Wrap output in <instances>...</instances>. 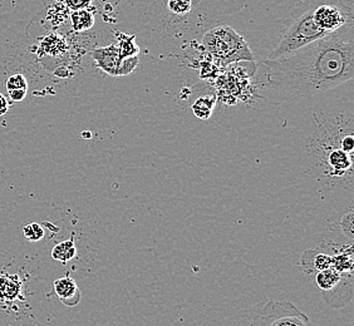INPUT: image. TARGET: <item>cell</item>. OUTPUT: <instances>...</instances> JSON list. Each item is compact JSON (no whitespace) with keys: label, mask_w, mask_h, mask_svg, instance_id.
I'll return each instance as SVG.
<instances>
[{"label":"cell","mask_w":354,"mask_h":326,"mask_svg":"<svg viewBox=\"0 0 354 326\" xmlns=\"http://www.w3.org/2000/svg\"><path fill=\"white\" fill-rule=\"evenodd\" d=\"M266 87L284 99H300L337 88L354 77V26L290 55L264 61Z\"/></svg>","instance_id":"1"},{"label":"cell","mask_w":354,"mask_h":326,"mask_svg":"<svg viewBox=\"0 0 354 326\" xmlns=\"http://www.w3.org/2000/svg\"><path fill=\"white\" fill-rule=\"evenodd\" d=\"M317 128L308 143L310 164L322 176L333 178L348 173L353 167V109L314 117Z\"/></svg>","instance_id":"2"},{"label":"cell","mask_w":354,"mask_h":326,"mask_svg":"<svg viewBox=\"0 0 354 326\" xmlns=\"http://www.w3.org/2000/svg\"><path fill=\"white\" fill-rule=\"evenodd\" d=\"M307 7L301 8L298 13L293 17L292 21L284 29L279 41L272 48V52L268 55V61H274L281 57L293 53L300 48L322 38L327 37L319 28L314 24L312 15V6L308 0Z\"/></svg>","instance_id":"3"},{"label":"cell","mask_w":354,"mask_h":326,"mask_svg":"<svg viewBox=\"0 0 354 326\" xmlns=\"http://www.w3.org/2000/svg\"><path fill=\"white\" fill-rule=\"evenodd\" d=\"M203 44L218 66L238 61H254L252 49L241 35L227 26H218L206 32Z\"/></svg>","instance_id":"4"},{"label":"cell","mask_w":354,"mask_h":326,"mask_svg":"<svg viewBox=\"0 0 354 326\" xmlns=\"http://www.w3.org/2000/svg\"><path fill=\"white\" fill-rule=\"evenodd\" d=\"M250 326H313V324L293 303L272 300L258 309Z\"/></svg>","instance_id":"5"},{"label":"cell","mask_w":354,"mask_h":326,"mask_svg":"<svg viewBox=\"0 0 354 326\" xmlns=\"http://www.w3.org/2000/svg\"><path fill=\"white\" fill-rule=\"evenodd\" d=\"M315 282L328 305L343 309L353 299V275H343L334 269L317 272Z\"/></svg>","instance_id":"6"},{"label":"cell","mask_w":354,"mask_h":326,"mask_svg":"<svg viewBox=\"0 0 354 326\" xmlns=\"http://www.w3.org/2000/svg\"><path fill=\"white\" fill-rule=\"evenodd\" d=\"M92 58L98 68L102 69L104 73L117 77V70L121 63L120 49L117 46L97 48L92 52Z\"/></svg>","instance_id":"7"},{"label":"cell","mask_w":354,"mask_h":326,"mask_svg":"<svg viewBox=\"0 0 354 326\" xmlns=\"http://www.w3.org/2000/svg\"><path fill=\"white\" fill-rule=\"evenodd\" d=\"M299 264L306 274L323 271L332 267V255L322 249H310L301 253Z\"/></svg>","instance_id":"8"},{"label":"cell","mask_w":354,"mask_h":326,"mask_svg":"<svg viewBox=\"0 0 354 326\" xmlns=\"http://www.w3.org/2000/svg\"><path fill=\"white\" fill-rule=\"evenodd\" d=\"M53 287H55V292L57 294L58 299L63 305L75 307L80 304L81 290L77 285L75 280L72 279L68 274L63 278L55 280Z\"/></svg>","instance_id":"9"},{"label":"cell","mask_w":354,"mask_h":326,"mask_svg":"<svg viewBox=\"0 0 354 326\" xmlns=\"http://www.w3.org/2000/svg\"><path fill=\"white\" fill-rule=\"evenodd\" d=\"M77 256V247L75 244V235L72 233V238L66 241H62L55 245L52 250V258L55 261H59L63 265H66L71 260Z\"/></svg>","instance_id":"10"},{"label":"cell","mask_w":354,"mask_h":326,"mask_svg":"<svg viewBox=\"0 0 354 326\" xmlns=\"http://www.w3.org/2000/svg\"><path fill=\"white\" fill-rule=\"evenodd\" d=\"M71 21H72V28L75 32H86L95 24V15L87 9H81L75 10L71 14Z\"/></svg>","instance_id":"11"},{"label":"cell","mask_w":354,"mask_h":326,"mask_svg":"<svg viewBox=\"0 0 354 326\" xmlns=\"http://www.w3.org/2000/svg\"><path fill=\"white\" fill-rule=\"evenodd\" d=\"M214 107H215V95H204L194 103L192 111L200 119H207L212 117Z\"/></svg>","instance_id":"12"},{"label":"cell","mask_w":354,"mask_h":326,"mask_svg":"<svg viewBox=\"0 0 354 326\" xmlns=\"http://www.w3.org/2000/svg\"><path fill=\"white\" fill-rule=\"evenodd\" d=\"M120 46H117L120 49V55L121 59L124 58H130V57H137L140 49L135 44V37L132 35H120L118 37Z\"/></svg>","instance_id":"13"},{"label":"cell","mask_w":354,"mask_h":326,"mask_svg":"<svg viewBox=\"0 0 354 326\" xmlns=\"http://www.w3.org/2000/svg\"><path fill=\"white\" fill-rule=\"evenodd\" d=\"M41 48L46 50V53L49 55H61L66 49H67V44L66 41H63L59 37L52 35L47 37L43 43H41Z\"/></svg>","instance_id":"14"},{"label":"cell","mask_w":354,"mask_h":326,"mask_svg":"<svg viewBox=\"0 0 354 326\" xmlns=\"http://www.w3.org/2000/svg\"><path fill=\"white\" fill-rule=\"evenodd\" d=\"M167 8L175 15H186L192 10V0H167Z\"/></svg>","instance_id":"15"},{"label":"cell","mask_w":354,"mask_h":326,"mask_svg":"<svg viewBox=\"0 0 354 326\" xmlns=\"http://www.w3.org/2000/svg\"><path fill=\"white\" fill-rule=\"evenodd\" d=\"M23 233H24V238L32 241V242H38L44 238V229L41 227V224H29L27 226H24L23 229Z\"/></svg>","instance_id":"16"},{"label":"cell","mask_w":354,"mask_h":326,"mask_svg":"<svg viewBox=\"0 0 354 326\" xmlns=\"http://www.w3.org/2000/svg\"><path fill=\"white\" fill-rule=\"evenodd\" d=\"M353 218L354 213L352 209H349L347 213L343 215V218L341 220V229L343 235L352 242L353 240Z\"/></svg>","instance_id":"17"},{"label":"cell","mask_w":354,"mask_h":326,"mask_svg":"<svg viewBox=\"0 0 354 326\" xmlns=\"http://www.w3.org/2000/svg\"><path fill=\"white\" fill-rule=\"evenodd\" d=\"M8 92L10 90H27L28 82L26 77L23 75H13L8 78L7 81Z\"/></svg>","instance_id":"18"},{"label":"cell","mask_w":354,"mask_h":326,"mask_svg":"<svg viewBox=\"0 0 354 326\" xmlns=\"http://www.w3.org/2000/svg\"><path fill=\"white\" fill-rule=\"evenodd\" d=\"M137 64H138V57L124 58L120 63V67H118V70H117V77L130 75L136 69Z\"/></svg>","instance_id":"19"},{"label":"cell","mask_w":354,"mask_h":326,"mask_svg":"<svg viewBox=\"0 0 354 326\" xmlns=\"http://www.w3.org/2000/svg\"><path fill=\"white\" fill-rule=\"evenodd\" d=\"M64 3L69 9L75 12V10H81V9H87L91 6L92 0H64Z\"/></svg>","instance_id":"20"},{"label":"cell","mask_w":354,"mask_h":326,"mask_svg":"<svg viewBox=\"0 0 354 326\" xmlns=\"http://www.w3.org/2000/svg\"><path fill=\"white\" fill-rule=\"evenodd\" d=\"M8 93L13 102H21L27 95V90H10Z\"/></svg>","instance_id":"21"},{"label":"cell","mask_w":354,"mask_h":326,"mask_svg":"<svg viewBox=\"0 0 354 326\" xmlns=\"http://www.w3.org/2000/svg\"><path fill=\"white\" fill-rule=\"evenodd\" d=\"M9 111V103H8L7 97L0 93V117L7 115Z\"/></svg>","instance_id":"22"}]
</instances>
